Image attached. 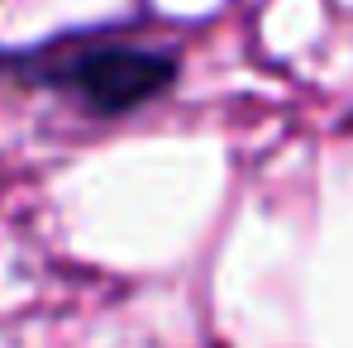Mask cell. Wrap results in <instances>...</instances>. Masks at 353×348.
<instances>
[{
	"label": "cell",
	"instance_id": "obj_1",
	"mask_svg": "<svg viewBox=\"0 0 353 348\" xmlns=\"http://www.w3.org/2000/svg\"><path fill=\"white\" fill-rule=\"evenodd\" d=\"M39 81L72 91L91 115H129V110L158 101L176 81V58L158 48L105 43V48L67 53L53 67H39Z\"/></svg>",
	"mask_w": 353,
	"mask_h": 348
}]
</instances>
